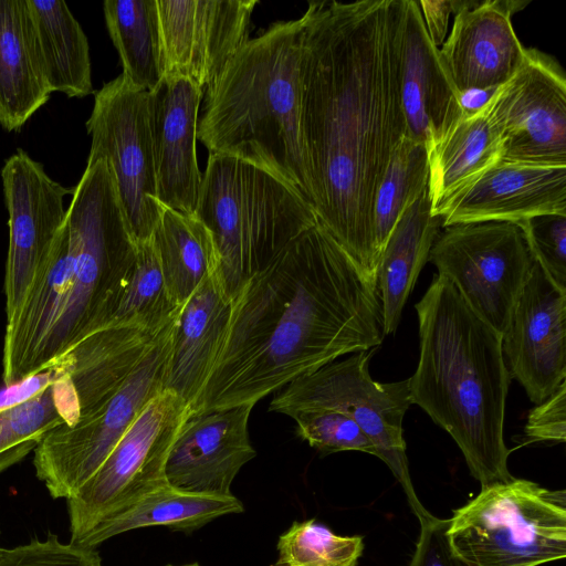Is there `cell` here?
Returning <instances> with one entry per match:
<instances>
[{"mask_svg": "<svg viewBox=\"0 0 566 566\" xmlns=\"http://www.w3.org/2000/svg\"><path fill=\"white\" fill-rule=\"evenodd\" d=\"M166 327L160 331L132 325L103 327L54 363L50 369L63 382L78 417L98 407L122 386Z\"/></svg>", "mask_w": 566, "mask_h": 566, "instance_id": "cell-22", "label": "cell"}, {"mask_svg": "<svg viewBox=\"0 0 566 566\" xmlns=\"http://www.w3.org/2000/svg\"><path fill=\"white\" fill-rule=\"evenodd\" d=\"M515 224L523 231L534 259L566 290V216H536Z\"/></svg>", "mask_w": 566, "mask_h": 566, "instance_id": "cell-37", "label": "cell"}, {"mask_svg": "<svg viewBox=\"0 0 566 566\" xmlns=\"http://www.w3.org/2000/svg\"><path fill=\"white\" fill-rule=\"evenodd\" d=\"M566 216V166L499 161L438 210L442 227Z\"/></svg>", "mask_w": 566, "mask_h": 566, "instance_id": "cell-20", "label": "cell"}, {"mask_svg": "<svg viewBox=\"0 0 566 566\" xmlns=\"http://www.w3.org/2000/svg\"><path fill=\"white\" fill-rule=\"evenodd\" d=\"M448 527L449 518L432 515L420 521V534L409 566H473L453 553Z\"/></svg>", "mask_w": 566, "mask_h": 566, "instance_id": "cell-38", "label": "cell"}, {"mask_svg": "<svg viewBox=\"0 0 566 566\" xmlns=\"http://www.w3.org/2000/svg\"><path fill=\"white\" fill-rule=\"evenodd\" d=\"M524 434L528 442H565L566 381L544 401L530 410Z\"/></svg>", "mask_w": 566, "mask_h": 566, "instance_id": "cell-39", "label": "cell"}, {"mask_svg": "<svg viewBox=\"0 0 566 566\" xmlns=\"http://www.w3.org/2000/svg\"><path fill=\"white\" fill-rule=\"evenodd\" d=\"M422 21L431 42L439 48L448 30L449 17L454 10V0L418 1Z\"/></svg>", "mask_w": 566, "mask_h": 566, "instance_id": "cell-40", "label": "cell"}, {"mask_svg": "<svg viewBox=\"0 0 566 566\" xmlns=\"http://www.w3.org/2000/svg\"><path fill=\"white\" fill-rule=\"evenodd\" d=\"M66 224L74 260L66 304L49 346L46 370L105 325L136 254V242L105 160L86 164L66 210Z\"/></svg>", "mask_w": 566, "mask_h": 566, "instance_id": "cell-6", "label": "cell"}, {"mask_svg": "<svg viewBox=\"0 0 566 566\" xmlns=\"http://www.w3.org/2000/svg\"><path fill=\"white\" fill-rule=\"evenodd\" d=\"M35 59L50 92L84 97L94 92L87 38L61 0H27Z\"/></svg>", "mask_w": 566, "mask_h": 566, "instance_id": "cell-28", "label": "cell"}, {"mask_svg": "<svg viewBox=\"0 0 566 566\" xmlns=\"http://www.w3.org/2000/svg\"><path fill=\"white\" fill-rule=\"evenodd\" d=\"M377 348L350 354L290 381L270 405V410L289 416L303 409H329L352 418L373 442L376 457L391 470L402 486L419 522L430 517L413 489L402 420L411 405L409 378L395 382L375 381L369 361Z\"/></svg>", "mask_w": 566, "mask_h": 566, "instance_id": "cell-8", "label": "cell"}, {"mask_svg": "<svg viewBox=\"0 0 566 566\" xmlns=\"http://www.w3.org/2000/svg\"><path fill=\"white\" fill-rule=\"evenodd\" d=\"M2 548L0 547V556H1Z\"/></svg>", "mask_w": 566, "mask_h": 566, "instance_id": "cell-42", "label": "cell"}, {"mask_svg": "<svg viewBox=\"0 0 566 566\" xmlns=\"http://www.w3.org/2000/svg\"><path fill=\"white\" fill-rule=\"evenodd\" d=\"M232 312L218 271L207 276L180 307L172 326L164 390L191 407L223 345Z\"/></svg>", "mask_w": 566, "mask_h": 566, "instance_id": "cell-23", "label": "cell"}, {"mask_svg": "<svg viewBox=\"0 0 566 566\" xmlns=\"http://www.w3.org/2000/svg\"><path fill=\"white\" fill-rule=\"evenodd\" d=\"M272 566H357L363 537L340 536L315 520L293 522L280 535Z\"/></svg>", "mask_w": 566, "mask_h": 566, "instance_id": "cell-34", "label": "cell"}, {"mask_svg": "<svg viewBox=\"0 0 566 566\" xmlns=\"http://www.w3.org/2000/svg\"><path fill=\"white\" fill-rule=\"evenodd\" d=\"M442 227L432 213L428 189L397 220L380 253L376 289L381 306L384 333H395L402 308L428 261Z\"/></svg>", "mask_w": 566, "mask_h": 566, "instance_id": "cell-25", "label": "cell"}, {"mask_svg": "<svg viewBox=\"0 0 566 566\" xmlns=\"http://www.w3.org/2000/svg\"><path fill=\"white\" fill-rule=\"evenodd\" d=\"M86 128L92 138L87 163H107L134 241L150 240L163 206L157 199L148 91L123 74L105 83L94 93Z\"/></svg>", "mask_w": 566, "mask_h": 566, "instance_id": "cell-10", "label": "cell"}, {"mask_svg": "<svg viewBox=\"0 0 566 566\" xmlns=\"http://www.w3.org/2000/svg\"><path fill=\"white\" fill-rule=\"evenodd\" d=\"M400 93L407 135L426 146L465 111L415 0H406Z\"/></svg>", "mask_w": 566, "mask_h": 566, "instance_id": "cell-21", "label": "cell"}, {"mask_svg": "<svg viewBox=\"0 0 566 566\" xmlns=\"http://www.w3.org/2000/svg\"><path fill=\"white\" fill-rule=\"evenodd\" d=\"M304 29L302 15L249 39L206 88L198 139L209 154L269 171L312 205L300 133Z\"/></svg>", "mask_w": 566, "mask_h": 566, "instance_id": "cell-4", "label": "cell"}, {"mask_svg": "<svg viewBox=\"0 0 566 566\" xmlns=\"http://www.w3.org/2000/svg\"><path fill=\"white\" fill-rule=\"evenodd\" d=\"M489 98V97H488ZM432 213L501 158V139L488 99L468 108L427 146Z\"/></svg>", "mask_w": 566, "mask_h": 566, "instance_id": "cell-24", "label": "cell"}, {"mask_svg": "<svg viewBox=\"0 0 566 566\" xmlns=\"http://www.w3.org/2000/svg\"><path fill=\"white\" fill-rule=\"evenodd\" d=\"M174 322L111 397L74 423L53 428L36 446L35 473L52 497L74 496L148 402L164 390Z\"/></svg>", "mask_w": 566, "mask_h": 566, "instance_id": "cell-9", "label": "cell"}, {"mask_svg": "<svg viewBox=\"0 0 566 566\" xmlns=\"http://www.w3.org/2000/svg\"><path fill=\"white\" fill-rule=\"evenodd\" d=\"M66 420L53 376L40 390L1 408L0 473L34 451L42 438Z\"/></svg>", "mask_w": 566, "mask_h": 566, "instance_id": "cell-33", "label": "cell"}, {"mask_svg": "<svg viewBox=\"0 0 566 566\" xmlns=\"http://www.w3.org/2000/svg\"><path fill=\"white\" fill-rule=\"evenodd\" d=\"M376 283L317 221L232 300L228 332L191 416L255 405L347 354L377 348Z\"/></svg>", "mask_w": 566, "mask_h": 566, "instance_id": "cell-2", "label": "cell"}, {"mask_svg": "<svg viewBox=\"0 0 566 566\" xmlns=\"http://www.w3.org/2000/svg\"><path fill=\"white\" fill-rule=\"evenodd\" d=\"M195 214L212 235L218 274L231 301L318 221L313 206L283 180L220 154H209Z\"/></svg>", "mask_w": 566, "mask_h": 566, "instance_id": "cell-5", "label": "cell"}, {"mask_svg": "<svg viewBox=\"0 0 566 566\" xmlns=\"http://www.w3.org/2000/svg\"><path fill=\"white\" fill-rule=\"evenodd\" d=\"M203 91L187 78L164 76L148 92L157 199L188 214H195L202 179L196 144Z\"/></svg>", "mask_w": 566, "mask_h": 566, "instance_id": "cell-19", "label": "cell"}, {"mask_svg": "<svg viewBox=\"0 0 566 566\" xmlns=\"http://www.w3.org/2000/svg\"><path fill=\"white\" fill-rule=\"evenodd\" d=\"M243 511V503L233 494L217 496L184 492L166 483L99 520L72 543L95 548L113 536L148 526L191 533L220 516Z\"/></svg>", "mask_w": 566, "mask_h": 566, "instance_id": "cell-26", "label": "cell"}, {"mask_svg": "<svg viewBox=\"0 0 566 566\" xmlns=\"http://www.w3.org/2000/svg\"><path fill=\"white\" fill-rule=\"evenodd\" d=\"M415 308L420 354L411 403L451 436L481 486L511 480L504 416L512 377L502 335L438 274Z\"/></svg>", "mask_w": 566, "mask_h": 566, "instance_id": "cell-3", "label": "cell"}, {"mask_svg": "<svg viewBox=\"0 0 566 566\" xmlns=\"http://www.w3.org/2000/svg\"><path fill=\"white\" fill-rule=\"evenodd\" d=\"M426 145L406 135L396 147L378 186L374 203V234L380 253L402 212L427 189Z\"/></svg>", "mask_w": 566, "mask_h": 566, "instance_id": "cell-32", "label": "cell"}, {"mask_svg": "<svg viewBox=\"0 0 566 566\" xmlns=\"http://www.w3.org/2000/svg\"><path fill=\"white\" fill-rule=\"evenodd\" d=\"M164 76L206 90L249 41L256 0H156Z\"/></svg>", "mask_w": 566, "mask_h": 566, "instance_id": "cell-15", "label": "cell"}, {"mask_svg": "<svg viewBox=\"0 0 566 566\" xmlns=\"http://www.w3.org/2000/svg\"><path fill=\"white\" fill-rule=\"evenodd\" d=\"M298 436L323 454L361 451L376 455L373 442L348 416L329 409H303L289 415Z\"/></svg>", "mask_w": 566, "mask_h": 566, "instance_id": "cell-35", "label": "cell"}, {"mask_svg": "<svg viewBox=\"0 0 566 566\" xmlns=\"http://www.w3.org/2000/svg\"><path fill=\"white\" fill-rule=\"evenodd\" d=\"M0 566H102V559L95 548L64 543L49 533L43 539L2 548Z\"/></svg>", "mask_w": 566, "mask_h": 566, "instance_id": "cell-36", "label": "cell"}, {"mask_svg": "<svg viewBox=\"0 0 566 566\" xmlns=\"http://www.w3.org/2000/svg\"><path fill=\"white\" fill-rule=\"evenodd\" d=\"M151 239L168 292L182 306L200 283L218 271L212 235L196 214L163 206Z\"/></svg>", "mask_w": 566, "mask_h": 566, "instance_id": "cell-29", "label": "cell"}, {"mask_svg": "<svg viewBox=\"0 0 566 566\" xmlns=\"http://www.w3.org/2000/svg\"><path fill=\"white\" fill-rule=\"evenodd\" d=\"M502 350L511 377L535 405L566 381V290L535 259L502 335Z\"/></svg>", "mask_w": 566, "mask_h": 566, "instance_id": "cell-16", "label": "cell"}, {"mask_svg": "<svg viewBox=\"0 0 566 566\" xmlns=\"http://www.w3.org/2000/svg\"><path fill=\"white\" fill-rule=\"evenodd\" d=\"M528 1L465 0L454 13L452 30L439 49L442 64L459 94L492 92L520 65L525 46L512 15Z\"/></svg>", "mask_w": 566, "mask_h": 566, "instance_id": "cell-17", "label": "cell"}, {"mask_svg": "<svg viewBox=\"0 0 566 566\" xmlns=\"http://www.w3.org/2000/svg\"><path fill=\"white\" fill-rule=\"evenodd\" d=\"M50 95L35 59L27 0H0V126L20 129Z\"/></svg>", "mask_w": 566, "mask_h": 566, "instance_id": "cell-27", "label": "cell"}, {"mask_svg": "<svg viewBox=\"0 0 566 566\" xmlns=\"http://www.w3.org/2000/svg\"><path fill=\"white\" fill-rule=\"evenodd\" d=\"M136 247L134 261L103 327L132 325L160 331L176 318L181 306L168 292L153 239Z\"/></svg>", "mask_w": 566, "mask_h": 566, "instance_id": "cell-31", "label": "cell"}, {"mask_svg": "<svg viewBox=\"0 0 566 566\" xmlns=\"http://www.w3.org/2000/svg\"><path fill=\"white\" fill-rule=\"evenodd\" d=\"M166 566H201V565H199L198 563H189V564H184V565H170V564H168Z\"/></svg>", "mask_w": 566, "mask_h": 566, "instance_id": "cell-41", "label": "cell"}, {"mask_svg": "<svg viewBox=\"0 0 566 566\" xmlns=\"http://www.w3.org/2000/svg\"><path fill=\"white\" fill-rule=\"evenodd\" d=\"M103 11L122 74L137 87L154 90L164 77L156 0H106Z\"/></svg>", "mask_w": 566, "mask_h": 566, "instance_id": "cell-30", "label": "cell"}, {"mask_svg": "<svg viewBox=\"0 0 566 566\" xmlns=\"http://www.w3.org/2000/svg\"><path fill=\"white\" fill-rule=\"evenodd\" d=\"M406 0L311 1L303 14L300 133L318 221L376 283L374 203L407 135Z\"/></svg>", "mask_w": 566, "mask_h": 566, "instance_id": "cell-1", "label": "cell"}, {"mask_svg": "<svg viewBox=\"0 0 566 566\" xmlns=\"http://www.w3.org/2000/svg\"><path fill=\"white\" fill-rule=\"evenodd\" d=\"M9 214L4 295L7 322L21 306L49 259L66 221L64 198L74 192L54 181L43 166L18 149L1 169Z\"/></svg>", "mask_w": 566, "mask_h": 566, "instance_id": "cell-14", "label": "cell"}, {"mask_svg": "<svg viewBox=\"0 0 566 566\" xmlns=\"http://www.w3.org/2000/svg\"><path fill=\"white\" fill-rule=\"evenodd\" d=\"M533 260L521 228L504 221L446 227L428 258L438 275L450 281L472 311L501 335Z\"/></svg>", "mask_w": 566, "mask_h": 566, "instance_id": "cell-12", "label": "cell"}, {"mask_svg": "<svg viewBox=\"0 0 566 566\" xmlns=\"http://www.w3.org/2000/svg\"><path fill=\"white\" fill-rule=\"evenodd\" d=\"M473 566H539L566 556V492L512 478L481 486L447 531Z\"/></svg>", "mask_w": 566, "mask_h": 566, "instance_id": "cell-7", "label": "cell"}, {"mask_svg": "<svg viewBox=\"0 0 566 566\" xmlns=\"http://www.w3.org/2000/svg\"><path fill=\"white\" fill-rule=\"evenodd\" d=\"M189 405L170 390L154 397L93 476L66 500L71 542L99 520L166 484L165 463Z\"/></svg>", "mask_w": 566, "mask_h": 566, "instance_id": "cell-11", "label": "cell"}, {"mask_svg": "<svg viewBox=\"0 0 566 566\" xmlns=\"http://www.w3.org/2000/svg\"><path fill=\"white\" fill-rule=\"evenodd\" d=\"M253 405H238L190 416L165 463L168 485L191 493L229 496L240 469L255 457L248 421Z\"/></svg>", "mask_w": 566, "mask_h": 566, "instance_id": "cell-18", "label": "cell"}, {"mask_svg": "<svg viewBox=\"0 0 566 566\" xmlns=\"http://www.w3.org/2000/svg\"><path fill=\"white\" fill-rule=\"evenodd\" d=\"M488 102L503 161L566 166V75L555 57L525 48L513 75Z\"/></svg>", "mask_w": 566, "mask_h": 566, "instance_id": "cell-13", "label": "cell"}]
</instances>
